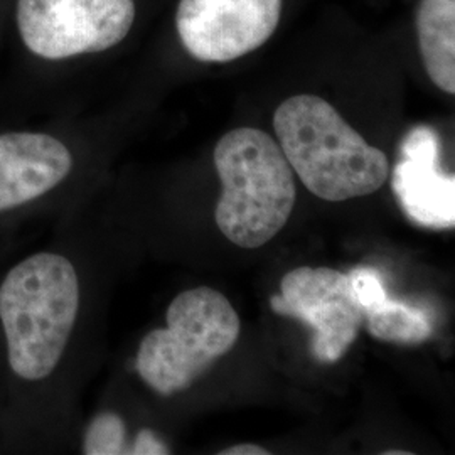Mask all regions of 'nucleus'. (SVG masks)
Segmentation results:
<instances>
[{
    "label": "nucleus",
    "mask_w": 455,
    "mask_h": 455,
    "mask_svg": "<svg viewBox=\"0 0 455 455\" xmlns=\"http://www.w3.org/2000/svg\"><path fill=\"white\" fill-rule=\"evenodd\" d=\"M80 276L65 255L37 251L0 282V329L11 373L41 383L65 356L80 314Z\"/></svg>",
    "instance_id": "obj_1"
},
{
    "label": "nucleus",
    "mask_w": 455,
    "mask_h": 455,
    "mask_svg": "<svg viewBox=\"0 0 455 455\" xmlns=\"http://www.w3.org/2000/svg\"><path fill=\"white\" fill-rule=\"evenodd\" d=\"M274 129L293 172L324 201L373 195L390 176L385 152L370 146L324 98H287L275 110Z\"/></svg>",
    "instance_id": "obj_2"
},
{
    "label": "nucleus",
    "mask_w": 455,
    "mask_h": 455,
    "mask_svg": "<svg viewBox=\"0 0 455 455\" xmlns=\"http://www.w3.org/2000/svg\"><path fill=\"white\" fill-rule=\"evenodd\" d=\"M223 186L214 220L231 243L260 248L287 225L297 199L292 167L272 135L253 127L225 133L214 148Z\"/></svg>",
    "instance_id": "obj_3"
},
{
    "label": "nucleus",
    "mask_w": 455,
    "mask_h": 455,
    "mask_svg": "<svg viewBox=\"0 0 455 455\" xmlns=\"http://www.w3.org/2000/svg\"><path fill=\"white\" fill-rule=\"evenodd\" d=\"M165 323L147 334L135 358L147 387L164 396L188 390L235 347L242 329L231 302L212 287L180 293L165 312Z\"/></svg>",
    "instance_id": "obj_4"
},
{
    "label": "nucleus",
    "mask_w": 455,
    "mask_h": 455,
    "mask_svg": "<svg viewBox=\"0 0 455 455\" xmlns=\"http://www.w3.org/2000/svg\"><path fill=\"white\" fill-rule=\"evenodd\" d=\"M135 0H17V31L34 56L61 61L120 44L135 22Z\"/></svg>",
    "instance_id": "obj_5"
},
{
    "label": "nucleus",
    "mask_w": 455,
    "mask_h": 455,
    "mask_svg": "<svg viewBox=\"0 0 455 455\" xmlns=\"http://www.w3.org/2000/svg\"><path fill=\"white\" fill-rule=\"evenodd\" d=\"M272 309L291 315L314 331L312 355L321 363H336L356 341L364 324V309L349 274L327 267H299L280 282Z\"/></svg>",
    "instance_id": "obj_6"
},
{
    "label": "nucleus",
    "mask_w": 455,
    "mask_h": 455,
    "mask_svg": "<svg viewBox=\"0 0 455 455\" xmlns=\"http://www.w3.org/2000/svg\"><path fill=\"white\" fill-rule=\"evenodd\" d=\"M283 0H180L176 28L203 63H228L263 46L276 31Z\"/></svg>",
    "instance_id": "obj_7"
},
{
    "label": "nucleus",
    "mask_w": 455,
    "mask_h": 455,
    "mask_svg": "<svg viewBox=\"0 0 455 455\" xmlns=\"http://www.w3.org/2000/svg\"><path fill=\"white\" fill-rule=\"evenodd\" d=\"M391 188L413 221L427 228L449 229L455 225V180L440 167L437 132L427 125L410 131L395 165Z\"/></svg>",
    "instance_id": "obj_8"
},
{
    "label": "nucleus",
    "mask_w": 455,
    "mask_h": 455,
    "mask_svg": "<svg viewBox=\"0 0 455 455\" xmlns=\"http://www.w3.org/2000/svg\"><path fill=\"white\" fill-rule=\"evenodd\" d=\"M75 165L69 147L46 132L0 133V214L28 206L65 182Z\"/></svg>",
    "instance_id": "obj_9"
},
{
    "label": "nucleus",
    "mask_w": 455,
    "mask_h": 455,
    "mask_svg": "<svg viewBox=\"0 0 455 455\" xmlns=\"http://www.w3.org/2000/svg\"><path fill=\"white\" fill-rule=\"evenodd\" d=\"M417 36L425 71L442 92L455 93V0H420Z\"/></svg>",
    "instance_id": "obj_10"
},
{
    "label": "nucleus",
    "mask_w": 455,
    "mask_h": 455,
    "mask_svg": "<svg viewBox=\"0 0 455 455\" xmlns=\"http://www.w3.org/2000/svg\"><path fill=\"white\" fill-rule=\"evenodd\" d=\"M364 323L370 334L387 342L419 344L434 334V325L425 310L381 293L364 307Z\"/></svg>",
    "instance_id": "obj_11"
},
{
    "label": "nucleus",
    "mask_w": 455,
    "mask_h": 455,
    "mask_svg": "<svg viewBox=\"0 0 455 455\" xmlns=\"http://www.w3.org/2000/svg\"><path fill=\"white\" fill-rule=\"evenodd\" d=\"M82 449L86 455L129 454L124 419L114 411L98 413L84 432Z\"/></svg>",
    "instance_id": "obj_12"
},
{
    "label": "nucleus",
    "mask_w": 455,
    "mask_h": 455,
    "mask_svg": "<svg viewBox=\"0 0 455 455\" xmlns=\"http://www.w3.org/2000/svg\"><path fill=\"white\" fill-rule=\"evenodd\" d=\"M129 454L133 455H165L171 454L167 443L154 430L142 428L129 447Z\"/></svg>",
    "instance_id": "obj_13"
},
{
    "label": "nucleus",
    "mask_w": 455,
    "mask_h": 455,
    "mask_svg": "<svg viewBox=\"0 0 455 455\" xmlns=\"http://www.w3.org/2000/svg\"><path fill=\"white\" fill-rule=\"evenodd\" d=\"M270 452L265 451L260 445H253V443H240V445H233L227 451H223L221 455H268Z\"/></svg>",
    "instance_id": "obj_14"
},
{
    "label": "nucleus",
    "mask_w": 455,
    "mask_h": 455,
    "mask_svg": "<svg viewBox=\"0 0 455 455\" xmlns=\"http://www.w3.org/2000/svg\"><path fill=\"white\" fill-rule=\"evenodd\" d=\"M387 455H408L407 451L405 452H398V451H390V452H387Z\"/></svg>",
    "instance_id": "obj_15"
}]
</instances>
